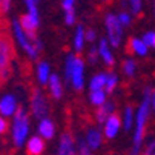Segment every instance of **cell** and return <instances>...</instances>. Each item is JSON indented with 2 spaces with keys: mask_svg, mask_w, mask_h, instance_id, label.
I'll use <instances>...</instances> for the list:
<instances>
[{
  "mask_svg": "<svg viewBox=\"0 0 155 155\" xmlns=\"http://www.w3.org/2000/svg\"><path fill=\"white\" fill-rule=\"evenodd\" d=\"M127 51H130L137 57H146L149 54V48L141 41V38L138 37H132L127 41Z\"/></svg>",
  "mask_w": 155,
  "mask_h": 155,
  "instance_id": "17",
  "label": "cell"
},
{
  "mask_svg": "<svg viewBox=\"0 0 155 155\" xmlns=\"http://www.w3.org/2000/svg\"><path fill=\"white\" fill-rule=\"evenodd\" d=\"M8 130H9V123H8V120L3 118V117H0V135H5Z\"/></svg>",
  "mask_w": 155,
  "mask_h": 155,
  "instance_id": "36",
  "label": "cell"
},
{
  "mask_svg": "<svg viewBox=\"0 0 155 155\" xmlns=\"http://www.w3.org/2000/svg\"><path fill=\"white\" fill-rule=\"evenodd\" d=\"M100 2H103V3H109L110 0H100Z\"/></svg>",
  "mask_w": 155,
  "mask_h": 155,
  "instance_id": "40",
  "label": "cell"
},
{
  "mask_svg": "<svg viewBox=\"0 0 155 155\" xmlns=\"http://www.w3.org/2000/svg\"><path fill=\"white\" fill-rule=\"evenodd\" d=\"M23 147H25L26 155H43V152L46 150V143L38 135H31L26 140Z\"/></svg>",
  "mask_w": 155,
  "mask_h": 155,
  "instance_id": "14",
  "label": "cell"
},
{
  "mask_svg": "<svg viewBox=\"0 0 155 155\" xmlns=\"http://www.w3.org/2000/svg\"><path fill=\"white\" fill-rule=\"evenodd\" d=\"M8 77H9V69H3V71H0V80H2V81L8 80Z\"/></svg>",
  "mask_w": 155,
  "mask_h": 155,
  "instance_id": "39",
  "label": "cell"
},
{
  "mask_svg": "<svg viewBox=\"0 0 155 155\" xmlns=\"http://www.w3.org/2000/svg\"><path fill=\"white\" fill-rule=\"evenodd\" d=\"M117 18H118V23L121 25L123 29L132 25V15L129 14V11H121V12L117 15Z\"/></svg>",
  "mask_w": 155,
  "mask_h": 155,
  "instance_id": "28",
  "label": "cell"
},
{
  "mask_svg": "<svg viewBox=\"0 0 155 155\" xmlns=\"http://www.w3.org/2000/svg\"><path fill=\"white\" fill-rule=\"evenodd\" d=\"M25 2V5H26V9H28V15L32 18V20H35V21H38L40 23V11H38V0H23Z\"/></svg>",
  "mask_w": 155,
  "mask_h": 155,
  "instance_id": "25",
  "label": "cell"
},
{
  "mask_svg": "<svg viewBox=\"0 0 155 155\" xmlns=\"http://www.w3.org/2000/svg\"><path fill=\"white\" fill-rule=\"evenodd\" d=\"M149 104H150V112H153L155 115V87L150 91V97H149Z\"/></svg>",
  "mask_w": 155,
  "mask_h": 155,
  "instance_id": "38",
  "label": "cell"
},
{
  "mask_svg": "<svg viewBox=\"0 0 155 155\" xmlns=\"http://www.w3.org/2000/svg\"><path fill=\"white\" fill-rule=\"evenodd\" d=\"M153 12H155V6H153Z\"/></svg>",
  "mask_w": 155,
  "mask_h": 155,
  "instance_id": "41",
  "label": "cell"
},
{
  "mask_svg": "<svg viewBox=\"0 0 155 155\" xmlns=\"http://www.w3.org/2000/svg\"><path fill=\"white\" fill-rule=\"evenodd\" d=\"M103 138H104V137H103L101 129L91 126V127L86 129V134H84V137H83V141H84V144L87 146V149L94 153L95 150H98V149L103 146Z\"/></svg>",
  "mask_w": 155,
  "mask_h": 155,
  "instance_id": "9",
  "label": "cell"
},
{
  "mask_svg": "<svg viewBox=\"0 0 155 155\" xmlns=\"http://www.w3.org/2000/svg\"><path fill=\"white\" fill-rule=\"evenodd\" d=\"M87 100H89V104L98 107L104 101H107V94H106V91H92L87 95Z\"/></svg>",
  "mask_w": 155,
  "mask_h": 155,
  "instance_id": "23",
  "label": "cell"
},
{
  "mask_svg": "<svg viewBox=\"0 0 155 155\" xmlns=\"http://www.w3.org/2000/svg\"><path fill=\"white\" fill-rule=\"evenodd\" d=\"M112 114H115V103L107 100L101 106L97 107V110H95V121L98 124H103L107 120V117H110Z\"/></svg>",
  "mask_w": 155,
  "mask_h": 155,
  "instance_id": "16",
  "label": "cell"
},
{
  "mask_svg": "<svg viewBox=\"0 0 155 155\" xmlns=\"http://www.w3.org/2000/svg\"><path fill=\"white\" fill-rule=\"evenodd\" d=\"M75 57L77 55L74 52H69L64 58V80H66V83H69V77H71V72H72V68H74Z\"/></svg>",
  "mask_w": 155,
  "mask_h": 155,
  "instance_id": "26",
  "label": "cell"
},
{
  "mask_svg": "<svg viewBox=\"0 0 155 155\" xmlns=\"http://www.w3.org/2000/svg\"><path fill=\"white\" fill-rule=\"evenodd\" d=\"M152 87L146 86L143 91V97L140 101L138 109L135 110V120H134V135H132V149L129 155H141V149L144 144L146 138V126L147 120L150 117V104H149V97H150Z\"/></svg>",
  "mask_w": 155,
  "mask_h": 155,
  "instance_id": "1",
  "label": "cell"
},
{
  "mask_svg": "<svg viewBox=\"0 0 155 155\" xmlns=\"http://www.w3.org/2000/svg\"><path fill=\"white\" fill-rule=\"evenodd\" d=\"M141 41L147 48H155V32L153 31H146L141 35Z\"/></svg>",
  "mask_w": 155,
  "mask_h": 155,
  "instance_id": "29",
  "label": "cell"
},
{
  "mask_svg": "<svg viewBox=\"0 0 155 155\" xmlns=\"http://www.w3.org/2000/svg\"><path fill=\"white\" fill-rule=\"evenodd\" d=\"M75 147H78V153L80 155H94L89 149H87V146L84 144V141H83V138H78L77 140V144H75Z\"/></svg>",
  "mask_w": 155,
  "mask_h": 155,
  "instance_id": "32",
  "label": "cell"
},
{
  "mask_svg": "<svg viewBox=\"0 0 155 155\" xmlns=\"http://www.w3.org/2000/svg\"><path fill=\"white\" fill-rule=\"evenodd\" d=\"M141 155H155V138H150L141 149Z\"/></svg>",
  "mask_w": 155,
  "mask_h": 155,
  "instance_id": "30",
  "label": "cell"
},
{
  "mask_svg": "<svg viewBox=\"0 0 155 155\" xmlns=\"http://www.w3.org/2000/svg\"><path fill=\"white\" fill-rule=\"evenodd\" d=\"M18 107H20V103H18V98L15 94L6 92L0 97V117H3L6 120L9 117H14Z\"/></svg>",
  "mask_w": 155,
  "mask_h": 155,
  "instance_id": "7",
  "label": "cell"
},
{
  "mask_svg": "<svg viewBox=\"0 0 155 155\" xmlns=\"http://www.w3.org/2000/svg\"><path fill=\"white\" fill-rule=\"evenodd\" d=\"M84 25H77L75 28V32H74V38H72V46H74V51L75 52H81L84 49Z\"/></svg>",
  "mask_w": 155,
  "mask_h": 155,
  "instance_id": "20",
  "label": "cell"
},
{
  "mask_svg": "<svg viewBox=\"0 0 155 155\" xmlns=\"http://www.w3.org/2000/svg\"><path fill=\"white\" fill-rule=\"evenodd\" d=\"M127 5H129L130 15H138L143 9V0H127Z\"/></svg>",
  "mask_w": 155,
  "mask_h": 155,
  "instance_id": "27",
  "label": "cell"
},
{
  "mask_svg": "<svg viewBox=\"0 0 155 155\" xmlns=\"http://www.w3.org/2000/svg\"><path fill=\"white\" fill-rule=\"evenodd\" d=\"M97 40V31L95 29H86L84 31V41L94 43Z\"/></svg>",
  "mask_w": 155,
  "mask_h": 155,
  "instance_id": "35",
  "label": "cell"
},
{
  "mask_svg": "<svg viewBox=\"0 0 155 155\" xmlns=\"http://www.w3.org/2000/svg\"><path fill=\"white\" fill-rule=\"evenodd\" d=\"M104 28H106V40L110 45V48H120L123 41V28L118 23L117 14L107 12L104 15Z\"/></svg>",
  "mask_w": 155,
  "mask_h": 155,
  "instance_id": "4",
  "label": "cell"
},
{
  "mask_svg": "<svg viewBox=\"0 0 155 155\" xmlns=\"http://www.w3.org/2000/svg\"><path fill=\"white\" fill-rule=\"evenodd\" d=\"M0 14H2V12H0Z\"/></svg>",
  "mask_w": 155,
  "mask_h": 155,
  "instance_id": "43",
  "label": "cell"
},
{
  "mask_svg": "<svg viewBox=\"0 0 155 155\" xmlns=\"http://www.w3.org/2000/svg\"><path fill=\"white\" fill-rule=\"evenodd\" d=\"M121 71H123V74H124L126 77H129V78L134 77L135 72H137V61L132 58V57L124 58L123 63H121Z\"/></svg>",
  "mask_w": 155,
  "mask_h": 155,
  "instance_id": "24",
  "label": "cell"
},
{
  "mask_svg": "<svg viewBox=\"0 0 155 155\" xmlns=\"http://www.w3.org/2000/svg\"><path fill=\"white\" fill-rule=\"evenodd\" d=\"M51 66L48 61H38L37 63V69H35V75H37V81L40 86H46L48 80L51 77Z\"/></svg>",
  "mask_w": 155,
  "mask_h": 155,
  "instance_id": "18",
  "label": "cell"
},
{
  "mask_svg": "<svg viewBox=\"0 0 155 155\" xmlns=\"http://www.w3.org/2000/svg\"><path fill=\"white\" fill-rule=\"evenodd\" d=\"M75 155H80V153H75Z\"/></svg>",
  "mask_w": 155,
  "mask_h": 155,
  "instance_id": "42",
  "label": "cell"
},
{
  "mask_svg": "<svg viewBox=\"0 0 155 155\" xmlns=\"http://www.w3.org/2000/svg\"><path fill=\"white\" fill-rule=\"evenodd\" d=\"M77 147L74 137L71 135V132H63L58 138V146H57V155H75Z\"/></svg>",
  "mask_w": 155,
  "mask_h": 155,
  "instance_id": "13",
  "label": "cell"
},
{
  "mask_svg": "<svg viewBox=\"0 0 155 155\" xmlns=\"http://www.w3.org/2000/svg\"><path fill=\"white\" fill-rule=\"evenodd\" d=\"M120 130H121V118L115 112L110 117H107V120L103 123V130L101 132H103V137H106L107 140H114V138L118 137Z\"/></svg>",
  "mask_w": 155,
  "mask_h": 155,
  "instance_id": "10",
  "label": "cell"
},
{
  "mask_svg": "<svg viewBox=\"0 0 155 155\" xmlns=\"http://www.w3.org/2000/svg\"><path fill=\"white\" fill-rule=\"evenodd\" d=\"M120 83V75L117 72H106V84H104V89H106V94H110L115 91V87L118 86Z\"/></svg>",
  "mask_w": 155,
  "mask_h": 155,
  "instance_id": "22",
  "label": "cell"
},
{
  "mask_svg": "<svg viewBox=\"0 0 155 155\" xmlns=\"http://www.w3.org/2000/svg\"><path fill=\"white\" fill-rule=\"evenodd\" d=\"M97 52H98V58H100L106 66L112 68V66L115 64V55H114V52H112V48H110V45L107 43L106 37H101V38L98 40Z\"/></svg>",
  "mask_w": 155,
  "mask_h": 155,
  "instance_id": "12",
  "label": "cell"
},
{
  "mask_svg": "<svg viewBox=\"0 0 155 155\" xmlns=\"http://www.w3.org/2000/svg\"><path fill=\"white\" fill-rule=\"evenodd\" d=\"M48 89H49V94L54 100H60L64 94V87H63V81L60 78V75L57 72H52L49 80H48Z\"/></svg>",
  "mask_w": 155,
  "mask_h": 155,
  "instance_id": "15",
  "label": "cell"
},
{
  "mask_svg": "<svg viewBox=\"0 0 155 155\" xmlns=\"http://www.w3.org/2000/svg\"><path fill=\"white\" fill-rule=\"evenodd\" d=\"M121 118V129H124L126 132H129L132 127H134V120H135V109L132 104H127L123 110Z\"/></svg>",
  "mask_w": 155,
  "mask_h": 155,
  "instance_id": "19",
  "label": "cell"
},
{
  "mask_svg": "<svg viewBox=\"0 0 155 155\" xmlns=\"http://www.w3.org/2000/svg\"><path fill=\"white\" fill-rule=\"evenodd\" d=\"M57 134V126H55V121L51 120L49 117L46 118H41L38 120V124H37V135L43 140H52Z\"/></svg>",
  "mask_w": 155,
  "mask_h": 155,
  "instance_id": "11",
  "label": "cell"
},
{
  "mask_svg": "<svg viewBox=\"0 0 155 155\" xmlns=\"http://www.w3.org/2000/svg\"><path fill=\"white\" fill-rule=\"evenodd\" d=\"M11 130V141L15 149L23 147L26 140L29 138V132H31V118L29 114L25 107H18L17 112L12 117V123L9 124Z\"/></svg>",
  "mask_w": 155,
  "mask_h": 155,
  "instance_id": "2",
  "label": "cell"
},
{
  "mask_svg": "<svg viewBox=\"0 0 155 155\" xmlns=\"http://www.w3.org/2000/svg\"><path fill=\"white\" fill-rule=\"evenodd\" d=\"M11 28H12V35H14L15 41L18 43V46L25 51V54L28 55L29 60L35 61L40 57V52L43 51V43L40 41V38L37 35L35 37L28 35L23 29H21V26L18 23V18H12Z\"/></svg>",
  "mask_w": 155,
  "mask_h": 155,
  "instance_id": "3",
  "label": "cell"
},
{
  "mask_svg": "<svg viewBox=\"0 0 155 155\" xmlns=\"http://www.w3.org/2000/svg\"><path fill=\"white\" fill-rule=\"evenodd\" d=\"M64 23L68 26H74L77 23V14H75V11L64 12Z\"/></svg>",
  "mask_w": 155,
  "mask_h": 155,
  "instance_id": "31",
  "label": "cell"
},
{
  "mask_svg": "<svg viewBox=\"0 0 155 155\" xmlns=\"http://www.w3.org/2000/svg\"><path fill=\"white\" fill-rule=\"evenodd\" d=\"M75 3H77V0H61V8L64 12L75 11Z\"/></svg>",
  "mask_w": 155,
  "mask_h": 155,
  "instance_id": "34",
  "label": "cell"
},
{
  "mask_svg": "<svg viewBox=\"0 0 155 155\" xmlns=\"http://www.w3.org/2000/svg\"><path fill=\"white\" fill-rule=\"evenodd\" d=\"M84 74H86V63L81 57L77 55L75 61H74V68H72L71 77H69V83H71L74 91L80 92L84 87Z\"/></svg>",
  "mask_w": 155,
  "mask_h": 155,
  "instance_id": "6",
  "label": "cell"
},
{
  "mask_svg": "<svg viewBox=\"0 0 155 155\" xmlns=\"http://www.w3.org/2000/svg\"><path fill=\"white\" fill-rule=\"evenodd\" d=\"M29 106H31V114H32L37 120H41V118L49 117L51 106H49L48 97H46V94L43 92L41 89H38V87H35V89L32 91V94H31Z\"/></svg>",
  "mask_w": 155,
  "mask_h": 155,
  "instance_id": "5",
  "label": "cell"
},
{
  "mask_svg": "<svg viewBox=\"0 0 155 155\" xmlns=\"http://www.w3.org/2000/svg\"><path fill=\"white\" fill-rule=\"evenodd\" d=\"M87 61L89 63H92V64H95L97 61H98V52H97V46H91V49L87 51Z\"/></svg>",
  "mask_w": 155,
  "mask_h": 155,
  "instance_id": "33",
  "label": "cell"
},
{
  "mask_svg": "<svg viewBox=\"0 0 155 155\" xmlns=\"http://www.w3.org/2000/svg\"><path fill=\"white\" fill-rule=\"evenodd\" d=\"M14 57V48L11 38L5 34H0V71L8 69Z\"/></svg>",
  "mask_w": 155,
  "mask_h": 155,
  "instance_id": "8",
  "label": "cell"
},
{
  "mask_svg": "<svg viewBox=\"0 0 155 155\" xmlns=\"http://www.w3.org/2000/svg\"><path fill=\"white\" fill-rule=\"evenodd\" d=\"M12 0H0V12H8L11 9Z\"/></svg>",
  "mask_w": 155,
  "mask_h": 155,
  "instance_id": "37",
  "label": "cell"
},
{
  "mask_svg": "<svg viewBox=\"0 0 155 155\" xmlns=\"http://www.w3.org/2000/svg\"><path fill=\"white\" fill-rule=\"evenodd\" d=\"M104 84H106V72H97L91 77L89 80V92L92 91H104Z\"/></svg>",
  "mask_w": 155,
  "mask_h": 155,
  "instance_id": "21",
  "label": "cell"
}]
</instances>
